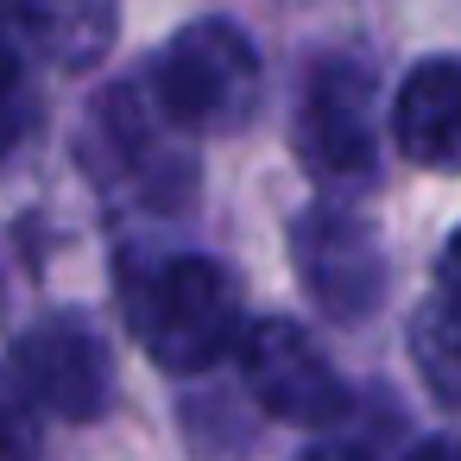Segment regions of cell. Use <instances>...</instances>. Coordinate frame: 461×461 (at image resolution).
Instances as JSON below:
<instances>
[{"label": "cell", "mask_w": 461, "mask_h": 461, "mask_svg": "<svg viewBox=\"0 0 461 461\" xmlns=\"http://www.w3.org/2000/svg\"><path fill=\"white\" fill-rule=\"evenodd\" d=\"M127 329L165 373H209L234 354L247 316L228 266L209 253H171L146 272H127Z\"/></svg>", "instance_id": "6da1fadb"}, {"label": "cell", "mask_w": 461, "mask_h": 461, "mask_svg": "<svg viewBox=\"0 0 461 461\" xmlns=\"http://www.w3.org/2000/svg\"><path fill=\"white\" fill-rule=\"evenodd\" d=\"M140 89L184 140L190 133H240L259 114L266 70H259L253 39L234 20H190L158 51V64L146 70Z\"/></svg>", "instance_id": "7a4b0ae2"}, {"label": "cell", "mask_w": 461, "mask_h": 461, "mask_svg": "<svg viewBox=\"0 0 461 461\" xmlns=\"http://www.w3.org/2000/svg\"><path fill=\"white\" fill-rule=\"evenodd\" d=\"M379 133H373V70L360 58H316L303 70L297 108H291V152L297 165L329 190H360L379 171Z\"/></svg>", "instance_id": "3957f363"}, {"label": "cell", "mask_w": 461, "mask_h": 461, "mask_svg": "<svg viewBox=\"0 0 461 461\" xmlns=\"http://www.w3.org/2000/svg\"><path fill=\"white\" fill-rule=\"evenodd\" d=\"M89 165L108 190H133L146 209H184L196 190V158L184 152V133L152 108L140 83L95 102Z\"/></svg>", "instance_id": "277c9868"}, {"label": "cell", "mask_w": 461, "mask_h": 461, "mask_svg": "<svg viewBox=\"0 0 461 461\" xmlns=\"http://www.w3.org/2000/svg\"><path fill=\"white\" fill-rule=\"evenodd\" d=\"M291 266H297V285L310 291V303L341 329L373 322L385 303V285H392L373 221H360L341 203H310L291 221Z\"/></svg>", "instance_id": "5b68a950"}, {"label": "cell", "mask_w": 461, "mask_h": 461, "mask_svg": "<svg viewBox=\"0 0 461 461\" xmlns=\"http://www.w3.org/2000/svg\"><path fill=\"white\" fill-rule=\"evenodd\" d=\"M234 360H240V385L247 398L278 417V423H297V429H335L348 411H354V392L348 379L329 366V354L285 316H259L240 329L234 341Z\"/></svg>", "instance_id": "8992f818"}, {"label": "cell", "mask_w": 461, "mask_h": 461, "mask_svg": "<svg viewBox=\"0 0 461 461\" xmlns=\"http://www.w3.org/2000/svg\"><path fill=\"white\" fill-rule=\"evenodd\" d=\"M14 373H20V398L64 417V423H95L114 398V360L108 341L89 316L77 310H51L39 316L20 341H14Z\"/></svg>", "instance_id": "52a82bcc"}, {"label": "cell", "mask_w": 461, "mask_h": 461, "mask_svg": "<svg viewBox=\"0 0 461 461\" xmlns=\"http://www.w3.org/2000/svg\"><path fill=\"white\" fill-rule=\"evenodd\" d=\"M392 140L411 165L423 171H455L461 158V64L455 58H423L392 102Z\"/></svg>", "instance_id": "ba28073f"}, {"label": "cell", "mask_w": 461, "mask_h": 461, "mask_svg": "<svg viewBox=\"0 0 461 461\" xmlns=\"http://www.w3.org/2000/svg\"><path fill=\"white\" fill-rule=\"evenodd\" d=\"M20 39L58 70H95L121 32V0H14Z\"/></svg>", "instance_id": "9c48e42d"}, {"label": "cell", "mask_w": 461, "mask_h": 461, "mask_svg": "<svg viewBox=\"0 0 461 461\" xmlns=\"http://www.w3.org/2000/svg\"><path fill=\"white\" fill-rule=\"evenodd\" d=\"M461 247L442 240L436 253V278H429V297L411 322V354H417V373L429 385L436 404H455L461 398V285H455V259Z\"/></svg>", "instance_id": "30bf717a"}, {"label": "cell", "mask_w": 461, "mask_h": 461, "mask_svg": "<svg viewBox=\"0 0 461 461\" xmlns=\"http://www.w3.org/2000/svg\"><path fill=\"white\" fill-rule=\"evenodd\" d=\"M0 461H39V417L7 379H0Z\"/></svg>", "instance_id": "8fae6325"}, {"label": "cell", "mask_w": 461, "mask_h": 461, "mask_svg": "<svg viewBox=\"0 0 461 461\" xmlns=\"http://www.w3.org/2000/svg\"><path fill=\"white\" fill-rule=\"evenodd\" d=\"M26 133V77H20V58L0 45V152H14Z\"/></svg>", "instance_id": "7c38bea8"}, {"label": "cell", "mask_w": 461, "mask_h": 461, "mask_svg": "<svg viewBox=\"0 0 461 461\" xmlns=\"http://www.w3.org/2000/svg\"><path fill=\"white\" fill-rule=\"evenodd\" d=\"M291 461H373V448L366 442H348V436H322V442L297 448Z\"/></svg>", "instance_id": "4fadbf2b"}, {"label": "cell", "mask_w": 461, "mask_h": 461, "mask_svg": "<svg viewBox=\"0 0 461 461\" xmlns=\"http://www.w3.org/2000/svg\"><path fill=\"white\" fill-rule=\"evenodd\" d=\"M404 461H455V448H448V436H423Z\"/></svg>", "instance_id": "5bb4252c"}]
</instances>
